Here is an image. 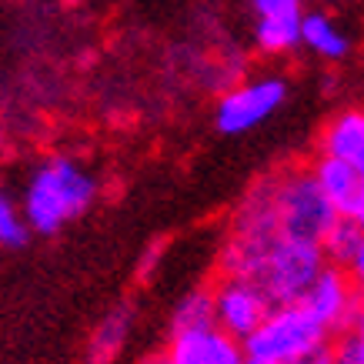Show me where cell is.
Wrapping results in <instances>:
<instances>
[{
    "mask_svg": "<svg viewBox=\"0 0 364 364\" xmlns=\"http://www.w3.org/2000/svg\"><path fill=\"white\" fill-rule=\"evenodd\" d=\"M97 198V181L70 157H50L33 171L23 194V221L37 234H57L67 221H77Z\"/></svg>",
    "mask_w": 364,
    "mask_h": 364,
    "instance_id": "obj_1",
    "label": "cell"
},
{
    "mask_svg": "<svg viewBox=\"0 0 364 364\" xmlns=\"http://www.w3.org/2000/svg\"><path fill=\"white\" fill-rule=\"evenodd\" d=\"M267 198H271V214L274 228L284 241L314 244L321 247L328 228L334 224V208L321 194L318 181L311 174V167H298L267 181Z\"/></svg>",
    "mask_w": 364,
    "mask_h": 364,
    "instance_id": "obj_2",
    "label": "cell"
},
{
    "mask_svg": "<svg viewBox=\"0 0 364 364\" xmlns=\"http://www.w3.org/2000/svg\"><path fill=\"white\" fill-rule=\"evenodd\" d=\"M334 334L311 314L304 304H281L271 308L261 328L241 344L247 361L261 364H291L331 344Z\"/></svg>",
    "mask_w": 364,
    "mask_h": 364,
    "instance_id": "obj_3",
    "label": "cell"
},
{
    "mask_svg": "<svg viewBox=\"0 0 364 364\" xmlns=\"http://www.w3.org/2000/svg\"><path fill=\"white\" fill-rule=\"evenodd\" d=\"M287 100V84L281 77H257L251 84L228 90L218 104L214 124L221 134H247L251 127L264 124L271 114Z\"/></svg>",
    "mask_w": 364,
    "mask_h": 364,
    "instance_id": "obj_4",
    "label": "cell"
},
{
    "mask_svg": "<svg viewBox=\"0 0 364 364\" xmlns=\"http://www.w3.org/2000/svg\"><path fill=\"white\" fill-rule=\"evenodd\" d=\"M210 294H214V328H221L228 338L241 344L261 328V321L271 311V301L241 277H224Z\"/></svg>",
    "mask_w": 364,
    "mask_h": 364,
    "instance_id": "obj_5",
    "label": "cell"
},
{
    "mask_svg": "<svg viewBox=\"0 0 364 364\" xmlns=\"http://www.w3.org/2000/svg\"><path fill=\"white\" fill-rule=\"evenodd\" d=\"M301 304L331 334H341L351 324L354 311L361 308V298H358V291L351 287V281H348V274H344L341 267L324 264L321 274L311 281L308 294L301 298Z\"/></svg>",
    "mask_w": 364,
    "mask_h": 364,
    "instance_id": "obj_6",
    "label": "cell"
},
{
    "mask_svg": "<svg viewBox=\"0 0 364 364\" xmlns=\"http://www.w3.org/2000/svg\"><path fill=\"white\" fill-rule=\"evenodd\" d=\"M161 364H244V348L221 328H204V331L171 334Z\"/></svg>",
    "mask_w": 364,
    "mask_h": 364,
    "instance_id": "obj_7",
    "label": "cell"
},
{
    "mask_svg": "<svg viewBox=\"0 0 364 364\" xmlns=\"http://www.w3.org/2000/svg\"><path fill=\"white\" fill-rule=\"evenodd\" d=\"M311 174H314L321 194L328 198V204L334 208L338 218H358V210L364 208V184L351 167L338 161V157L321 154L311 167Z\"/></svg>",
    "mask_w": 364,
    "mask_h": 364,
    "instance_id": "obj_8",
    "label": "cell"
},
{
    "mask_svg": "<svg viewBox=\"0 0 364 364\" xmlns=\"http://www.w3.org/2000/svg\"><path fill=\"white\" fill-rule=\"evenodd\" d=\"M321 154L344 161L364 184V111H344L334 117L321 137Z\"/></svg>",
    "mask_w": 364,
    "mask_h": 364,
    "instance_id": "obj_9",
    "label": "cell"
},
{
    "mask_svg": "<svg viewBox=\"0 0 364 364\" xmlns=\"http://www.w3.org/2000/svg\"><path fill=\"white\" fill-rule=\"evenodd\" d=\"M131 321H134L131 304H117L114 311H107V314L100 318V324L94 328V334H90L84 364H114L117 361V354L124 351L127 334H131Z\"/></svg>",
    "mask_w": 364,
    "mask_h": 364,
    "instance_id": "obj_10",
    "label": "cell"
},
{
    "mask_svg": "<svg viewBox=\"0 0 364 364\" xmlns=\"http://www.w3.org/2000/svg\"><path fill=\"white\" fill-rule=\"evenodd\" d=\"M301 44H308L314 54L321 57H331V60H338V57L348 54V37H344L341 31H338V23L328 17V14H301Z\"/></svg>",
    "mask_w": 364,
    "mask_h": 364,
    "instance_id": "obj_11",
    "label": "cell"
},
{
    "mask_svg": "<svg viewBox=\"0 0 364 364\" xmlns=\"http://www.w3.org/2000/svg\"><path fill=\"white\" fill-rule=\"evenodd\" d=\"M301 44V11L281 14V17H257V47L264 54H284Z\"/></svg>",
    "mask_w": 364,
    "mask_h": 364,
    "instance_id": "obj_12",
    "label": "cell"
},
{
    "mask_svg": "<svg viewBox=\"0 0 364 364\" xmlns=\"http://www.w3.org/2000/svg\"><path fill=\"white\" fill-rule=\"evenodd\" d=\"M204 328H214V294H210V287H198L188 298H181V304L174 308V318H171V334L204 331Z\"/></svg>",
    "mask_w": 364,
    "mask_h": 364,
    "instance_id": "obj_13",
    "label": "cell"
},
{
    "mask_svg": "<svg viewBox=\"0 0 364 364\" xmlns=\"http://www.w3.org/2000/svg\"><path fill=\"white\" fill-rule=\"evenodd\" d=\"M364 241V228L351 218H334V224L328 228L324 234V241H321V254H324V261L334 267H341L351 261V254L358 251V244Z\"/></svg>",
    "mask_w": 364,
    "mask_h": 364,
    "instance_id": "obj_14",
    "label": "cell"
},
{
    "mask_svg": "<svg viewBox=\"0 0 364 364\" xmlns=\"http://www.w3.org/2000/svg\"><path fill=\"white\" fill-rule=\"evenodd\" d=\"M27 241H31V228L23 221V214L17 210V204L0 191V247L17 251V247H23Z\"/></svg>",
    "mask_w": 364,
    "mask_h": 364,
    "instance_id": "obj_15",
    "label": "cell"
},
{
    "mask_svg": "<svg viewBox=\"0 0 364 364\" xmlns=\"http://www.w3.org/2000/svg\"><path fill=\"white\" fill-rule=\"evenodd\" d=\"M341 334H344V341L351 344V351H354V358H358V364H364V301H361V308L354 311L351 324H348Z\"/></svg>",
    "mask_w": 364,
    "mask_h": 364,
    "instance_id": "obj_16",
    "label": "cell"
},
{
    "mask_svg": "<svg viewBox=\"0 0 364 364\" xmlns=\"http://www.w3.org/2000/svg\"><path fill=\"white\" fill-rule=\"evenodd\" d=\"M344 274H348V281H351V287L358 291V298L364 301V241L358 244V251L351 254V261L344 264Z\"/></svg>",
    "mask_w": 364,
    "mask_h": 364,
    "instance_id": "obj_17",
    "label": "cell"
},
{
    "mask_svg": "<svg viewBox=\"0 0 364 364\" xmlns=\"http://www.w3.org/2000/svg\"><path fill=\"white\" fill-rule=\"evenodd\" d=\"M257 17H281V14L301 11V0H254Z\"/></svg>",
    "mask_w": 364,
    "mask_h": 364,
    "instance_id": "obj_18",
    "label": "cell"
},
{
    "mask_svg": "<svg viewBox=\"0 0 364 364\" xmlns=\"http://www.w3.org/2000/svg\"><path fill=\"white\" fill-rule=\"evenodd\" d=\"M331 364H358V358H354V351H351V344L344 341V334L331 344Z\"/></svg>",
    "mask_w": 364,
    "mask_h": 364,
    "instance_id": "obj_19",
    "label": "cell"
},
{
    "mask_svg": "<svg viewBox=\"0 0 364 364\" xmlns=\"http://www.w3.org/2000/svg\"><path fill=\"white\" fill-rule=\"evenodd\" d=\"M161 251H164V244H161V241H154V244H151V247H147V254H144L141 271H137V274H141V277H147V274H151V267L157 264V257H161Z\"/></svg>",
    "mask_w": 364,
    "mask_h": 364,
    "instance_id": "obj_20",
    "label": "cell"
},
{
    "mask_svg": "<svg viewBox=\"0 0 364 364\" xmlns=\"http://www.w3.org/2000/svg\"><path fill=\"white\" fill-rule=\"evenodd\" d=\"M291 364H331V344L314 354H308V358H301V361H291Z\"/></svg>",
    "mask_w": 364,
    "mask_h": 364,
    "instance_id": "obj_21",
    "label": "cell"
},
{
    "mask_svg": "<svg viewBox=\"0 0 364 364\" xmlns=\"http://www.w3.org/2000/svg\"><path fill=\"white\" fill-rule=\"evenodd\" d=\"M351 221H358V224H361V228H364V208L358 210V218H351Z\"/></svg>",
    "mask_w": 364,
    "mask_h": 364,
    "instance_id": "obj_22",
    "label": "cell"
},
{
    "mask_svg": "<svg viewBox=\"0 0 364 364\" xmlns=\"http://www.w3.org/2000/svg\"><path fill=\"white\" fill-rule=\"evenodd\" d=\"M244 364H261V361H247V358H244Z\"/></svg>",
    "mask_w": 364,
    "mask_h": 364,
    "instance_id": "obj_23",
    "label": "cell"
},
{
    "mask_svg": "<svg viewBox=\"0 0 364 364\" xmlns=\"http://www.w3.org/2000/svg\"><path fill=\"white\" fill-rule=\"evenodd\" d=\"M147 364H161V361H157V358H151V361H147Z\"/></svg>",
    "mask_w": 364,
    "mask_h": 364,
    "instance_id": "obj_24",
    "label": "cell"
},
{
    "mask_svg": "<svg viewBox=\"0 0 364 364\" xmlns=\"http://www.w3.org/2000/svg\"><path fill=\"white\" fill-rule=\"evenodd\" d=\"M0 137H4V134H0Z\"/></svg>",
    "mask_w": 364,
    "mask_h": 364,
    "instance_id": "obj_25",
    "label": "cell"
}]
</instances>
